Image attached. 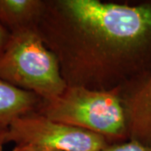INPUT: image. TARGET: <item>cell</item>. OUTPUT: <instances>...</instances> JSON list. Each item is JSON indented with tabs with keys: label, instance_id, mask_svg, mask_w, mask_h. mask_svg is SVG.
Returning a JSON list of instances; mask_svg holds the SVG:
<instances>
[{
	"label": "cell",
	"instance_id": "cell-1",
	"mask_svg": "<svg viewBox=\"0 0 151 151\" xmlns=\"http://www.w3.org/2000/svg\"><path fill=\"white\" fill-rule=\"evenodd\" d=\"M35 27L66 86L111 91L151 75V0H45Z\"/></svg>",
	"mask_w": 151,
	"mask_h": 151
},
{
	"label": "cell",
	"instance_id": "cell-2",
	"mask_svg": "<svg viewBox=\"0 0 151 151\" xmlns=\"http://www.w3.org/2000/svg\"><path fill=\"white\" fill-rule=\"evenodd\" d=\"M36 112L48 119L98 135L108 144L129 140L120 88L97 91L67 86L58 97L41 99Z\"/></svg>",
	"mask_w": 151,
	"mask_h": 151
},
{
	"label": "cell",
	"instance_id": "cell-3",
	"mask_svg": "<svg viewBox=\"0 0 151 151\" xmlns=\"http://www.w3.org/2000/svg\"><path fill=\"white\" fill-rule=\"evenodd\" d=\"M0 79L44 100L58 97L67 86L35 26L10 33L0 54Z\"/></svg>",
	"mask_w": 151,
	"mask_h": 151
},
{
	"label": "cell",
	"instance_id": "cell-4",
	"mask_svg": "<svg viewBox=\"0 0 151 151\" xmlns=\"http://www.w3.org/2000/svg\"><path fill=\"white\" fill-rule=\"evenodd\" d=\"M8 142L53 151H101L108 145L98 135L48 119L36 111L9 124Z\"/></svg>",
	"mask_w": 151,
	"mask_h": 151
},
{
	"label": "cell",
	"instance_id": "cell-5",
	"mask_svg": "<svg viewBox=\"0 0 151 151\" xmlns=\"http://www.w3.org/2000/svg\"><path fill=\"white\" fill-rule=\"evenodd\" d=\"M129 139L151 147V75L121 89Z\"/></svg>",
	"mask_w": 151,
	"mask_h": 151
},
{
	"label": "cell",
	"instance_id": "cell-6",
	"mask_svg": "<svg viewBox=\"0 0 151 151\" xmlns=\"http://www.w3.org/2000/svg\"><path fill=\"white\" fill-rule=\"evenodd\" d=\"M45 7V0H0V24L10 33L35 27Z\"/></svg>",
	"mask_w": 151,
	"mask_h": 151
},
{
	"label": "cell",
	"instance_id": "cell-7",
	"mask_svg": "<svg viewBox=\"0 0 151 151\" xmlns=\"http://www.w3.org/2000/svg\"><path fill=\"white\" fill-rule=\"evenodd\" d=\"M41 98L0 79V128L7 129L17 118L37 110Z\"/></svg>",
	"mask_w": 151,
	"mask_h": 151
},
{
	"label": "cell",
	"instance_id": "cell-8",
	"mask_svg": "<svg viewBox=\"0 0 151 151\" xmlns=\"http://www.w3.org/2000/svg\"><path fill=\"white\" fill-rule=\"evenodd\" d=\"M101 151H151V147L138 141L129 139L121 143L108 144Z\"/></svg>",
	"mask_w": 151,
	"mask_h": 151
},
{
	"label": "cell",
	"instance_id": "cell-9",
	"mask_svg": "<svg viewBox=\"0 0 151 151\" xmlns=\"http://www.w3.org/2000/svg\"><path fill=\"white\" fill-rule=\"evenodd\" d=\"M10 36V32L0 24V54L4 50Z\"/></svg>",
	"mask_w": 151,
	"mask_h": 151
},
{
	"label": "cell",
	"instance_id": "cell-10",
	"mask_svg": "<svg viewBox=\"0 0 151 151\" xmlns=\"http://www.w3.org/2000/svg\"><path fill=\"white\" fill-rule=\"evenodd\" d=\"M8 142V128L3 129L0 128V151H4V147Z\"/></svg>",
	"mask_w": 151,
	"mask_h": 151
},
{
	"label": "cell",
	"instance_id": "cell-11",
	"mask_svg": "<svg viewBox=\"0 0 151 151\" xmlns=\"http://www.w3.org/2000/svg\"><path fill=\"white\" fill-rule=\"evenodd\" d=\"M12 151H53V150H48L39 149V148H35V147H31V146L15 145Z\"/></svg>",
	"mask_w": 151,
	"mask_h": 151
}]
</instances>
